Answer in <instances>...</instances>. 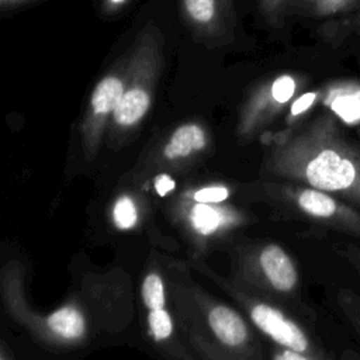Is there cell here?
<instances>
[{"label": "cell", "mask_w": 360, "mask_h": 360, "mask_svg": "<svg viewBox=\"0 0 360 360\" xmlns=\"http://www.w3.org/2000/svg\"><path fill=\"white\" fill-rule=\"evenodd\" d=\"M280 162L309 187L360 208V145L342 132L333 112L283 141Z\"/></svg>", "instance_id": "obj_1"}, {"label": "cell", "mask_w": 360, "mask_h": 360, "mask_svg": "<svg viewBox=\"0 0 360 360\" xmlns=\"http://www.w3.org/2000/svg\"><path fill=\"white\" fill-rule=\"evenodd\" d=\"M163 46L165 38L159 27L153 21L146 22L129 48L124 94L111 118L114 128L132 129L149 112L163 69Z\"/></svg>", "instance_id": "obj_2"}, {"label": "cell", "mask_w": 360, "mask_h": 360, "mask_svg": "<svg viewBox=\"0 0 360 360\" xmlns=\"http://www.w3.org/2000/svg\"><path fill=\"white\" fill-rule=\"evenodd\" d=\"M308 79L295 72L277 73L260 82L248 96L240 112V131L250 132L271 121L300 96Z\"/></svg>", "instance_id": "obj_3"}, {"label": "cell", "mask_w": 360, "mask_h": 360, "mask_svg": "<svg viewBox=\"0 0 360 360\" xmlns=\"http://www.w3.org/2000/svg\"><path fill=\"white\" fill-rule=\"evenodd\" d=\"M179 10L186 27L198 41L214 46L233 41V0H179Z\"/></svg>", "instance_id": "obj_4"}, {"label": "cell", "mask_w": 360, "mask_h": 360, "mask_svg": "<svg viewBox=\"0 0 360 360\" xmlns=\"http://www.w3.org/2000/svg\"><path fill=\"white\" fill-rule=\"evenodd\" d=\"M129 68V49L118 58L94 84L84 115V132L90 143L101 135L104 125L111 121L124 94Z\"/></svg>", "instance_id": "obj_5"}, {"label": "cell", "mask_w": 360, "mask_h": 360, "mask_svg": "<svg viewBox=\"0 0 360 360\" xmlns=\"http://www.w3.org/2000/svg\"><path fill=\"white\" fill-rule=\"evenodd\" d=\"M250 315L256 326L285 349L301 353L309 350L311 345L305 332L276 308L266 304H257L253 307Z\"/></svg>", "instance_id": "obj_6"}, {"label": "cell", "mask_w": 360, "mask_h": 360, "mask_svg": "<svg viewBox=\"0 0 360 360\" xmlns=\"http://www.w3.org/2000/svg\"><path fill=\"white\" fill-rule=\"evenodd\" d=\"M321 90V103L346 121L360 118V84L352 80L329 82Z\"/></svg>", "instance_id": "obj_7"}, {"label": "cell", "mask_w": 360, "mask_h": 360, "mask_svg": "<svg viewBox=\"0 0 360 360\" xmlns=\"http://www.w3.org/2000/svg\"><path fill=\"white\" fill-rule=\"evenodd\" d=\"M260 264L267 280L276 290L291 291L297 285V269L290 256L280 246H266L260 255Z\"/></svg>", "instance_id": "obj_8"}, {"label": "cell", "mask_w": 360, "mask_h": 360, "mask_svg": "<svg viewBox=\"0 0 360 360\" xmlns=\"http://www.w3.org/2000/svg\"><path fill=\"white\" fill-rule=\"evenodd\" d=\"M207 131L198 122L179 125L163 146V155L169 160L188 158L207 146Z\"/></svg>", "instance_id": "obj_9"}, {"label": "cell", "mask_w": 360, "mask_h": 360, "mask_svg": "<svg viewBox=\"0 0 360 360\" xmlns=\"http://www.w3.org/2000/svg\"><path fill=\"white\" fill-rule=\"evenodd\" d=\"M208 322L217 338L229 345L238 346L245 342L248 336L243 321L232 309L226 307H217L210 312Z\"/></svg>", "instance_id": "obj_10"}, {"label": "cell", "mask_w": 360, "mask_h": 360, "mask_svg": "<svg viewBox=\"0 0 360 360\" xmlns=\"http://www.w3.org/2000/svg\"><path fill=\"white\" fill-rule=\"evenodd\" d=\"M319 35L329 44H339L350 37H360V7L339 15L319 28Z\"/></svg>", "instance_id": "obj_11"}, {"label": "cell", "mask_w": 360, "mask_h": 360, "mask_svg": "<svg viewBox=\"0 0 360 360\" xmlns=\"http://www.w3.org/2000/svg\"><path fill=\"white\" fill-rule=\"evenodd\" d=\"M46 323L52 332L65 339H76L84 332V319L82 314L69 307L55 311L46 319Z\"/></svg>", "instance_id": "obj_12"}, {"label": "cell", "mask_w": 360, "mask_h": 360, "mask_svg": "<svg viewBox=\"0 0 360 360\" xmlns=\"http://www.w3.org/2000/svg\"><path fill=\"white\" fill-rule=\"evenodd\" d=\"M191 222L194 228L204 233H212L218 229V226L222 224V214L214 207H210L208 204L198 202L191 210Z\"/></svg>", "instance_id": "obj_13"}, {"label": "cell", "mask_w": 360, "mask_h": 360, "mask_svg": "<svg viewBox=\"0 0 360 360\" xmlns=\"http://www.w3.org/2000/svg\"><path fill=\"white\" fill-rule=\"evenodd\" d=\"M314 14L321 17H339L360 7V0H305Z\"/></svg>", "instance_id": "obj_14"}, {"label": "cell", "mask_w": 360, "mask_h": 360, "mask_svg": "<svg viewBox=\"0 0 360 360\" xmlns=\"http://www.w3.org/2000/svg\"><path fill=\"white\" fill-rule=\"evenodd\" d=\"M318 103H321V90H309V91H302L300 96H297L291 104L288 105L287 111V122L295 124L298 122L302 117H305Z\"/></svg>", "instance_id": "obj_15"}, {"label": "cell", "mask_w": 360, "mask_h": 360, "mask_svg": "<svg viewBox=\"0 0 360 360\" xmlns=\"http://www.w3.org/2000/svg\"><path fill=\"white\" fill-rule=\"evenodd\" d=\"M338 302L356 335L360 338V294L352 288H342L338 294Z\"/></svg>", "instance_id": "obj_16"}, {"label": "cell", "mask_w": 360, "mask_h": 360, "mask_svg": "<svg viewBox=\"0 0 360 360\" xmlns=\"http://www.w3.org/2000/svg\"><path fill=\"white\" fill-rule=\"evenodd\" d=\"M142 298L148 308L160 309L165 305L163 283L158 274H149L142 283Z\"/></svg>", "instance_id": "obj_17"}, {"label": "cell", "mask_w": 360, "mask_h": 360, "mask_svg": "<svg viewBox=\"0 0 360 360\" xmlns=\"http://www.w3.org/2000/svg\"><path fill=\"white\" fill-rule=\"evenodd\" d=\"M112 218H114V224L120 229H131L132 226H135L138 219L136 207L128 195H122L115 201L114 210H112Z\"/></svg>", "instance_id": "obj_18"}, {"label": "cell", "mask_w": 360, "mask_h": 360, "mask_svg": "<svg viewBox=\"0 0 360 360\" xmlns=\"http://www.w3.org/2000/svg\"><path fill=\"white\" fill-rule=\"evenodd\" d=\"M148 322L150 332L156 340H165L172 335V319L163 308L150 309Z\"/></svg>", "instance_id": "obj_19"}, {"label": "cell", "mask_w": 360, "mask_h": 360, "mask_svg": "<svg viewBox=\"0 0 360 360\" xmlns=\"http://www.w3.org/2000/svg\"><path fill=\"white\" fill-rule=\"evenodd\" d=\"M257 6L267 20L269 24H280L283 20V13L290 3V0H256Z\"/></svg>", "instance_id": "obj_20"}, {"label": "cell", "mask_w": 360, "mask_h": 360, "mask_svg": "<svg viewBox=\"0 0 360 360\" xmlns=\"http://www.w3.org/2000/svg\"><path fill=\"white\" fill-rule=\"evenodd\" d=\"M228 195H229V191L225 187H205L194 193V200L197 202L211 204V202H221L226 200Z\"/></svg>", "instance_id": "obj_21"}, {"label": "cell", "mask_w": 360, "mask_h": 360, "mask_svg": "<svg viewBox=\"0 0 360 360\" xmlns=\"http://www.w3.org/2000/svg\"><path fill=\"white\" fill-rule=\"evenodd\" d=\"M340 255L349 262V264L360 273V246L356 243H347Z\"/></svg>", "instance_id": "obj_22"}, {"label": "cell", "mask_w": 360, "mask_h": 360, "mask_svg": "<svg viewBox=\"0 0 360 360\" xmlns=\"http://www.w3.org/2000/svg\"><path fill=\"white\" fill-rule=\"evenodd\" d=\"M176 183L174 180L169 176V174H159L156 179H155V188L158 191L159 195H166L169 191H172L174 188Z\"/></svg>", "instance_id": "obj_23"}, {"label": "cell", "mask_w": 360, "mask_h": 360, "mask_svg": "<svg viewBox=\"0 0 360 360\" xmlns=\"http://www.w3.org/2000/svg\"><path fill=\"white\" fill-rule=\"evenodd\" d=\"M129 0H101V8L105 14H115L122 10Z\"/></svg>", "instance_id": "obj_24"}, {"label": "cell", "mask_w": 360, "mask_h": 360, "mask_svg": "<svg viewBox=\"0 0 360 360\" xmlns=\"http://www.w3.org/2000/svg\"><path fill=\"white\" fill-rule=\"evenodd\" d=\"M274 360H311V359L305 353L295 352V350H291V349H285V350L277 353Z\"/></svg>", "instance_id": "obj_25"}, {"label": "cell", "mask_w": 360, "mask_h": 360, "mask_svg": "<svg viewBox=\"0 0 360 360\" xmlns=\"http://www.w3.org/2000/svg\"><path fill=\"white\" fill-rule=\"evenodd\" d=\"M30 1H32V0H0V7L3 10H7V8H13V7L30 3Z\"/></svg>", "instance_id": "obj_26"}, {"label": "cell", "mask_w": 360, "mask_h": 360, "mask_svg": "<svg viewBox=\"0 0 360 360\" xmlns=\"http://www.w3.org/2000/svg\"><path fill=\"white\" fill-rule=\"evenodd\" d=\"M349 360H359V359H357L354 354H352V353L349 352Z\"/></svg>", "instance_id": "obj_27"}]
</instances>
